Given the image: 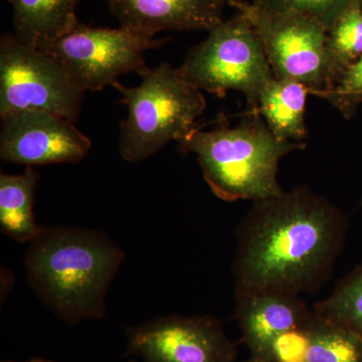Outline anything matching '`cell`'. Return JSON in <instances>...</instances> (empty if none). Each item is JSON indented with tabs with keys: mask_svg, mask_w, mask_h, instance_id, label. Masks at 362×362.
Instances as JSON below:
<instances>
[{
	"mask_svg": "<svg viewBox=\"0 0 362 362\" xmlns=\"http://www.w3.org/2000/svg\"><path fill=\"white\" fill-rule=\"evenodd\" d=\"M235 317L252 362H270L274 340L310 322L309 310L300 296L273 291L235 290Z\"/></svg>",
	"mask_w": 362,
	"mask_h": 362,
	"instance_id": "cell-11",
	"label": "cell"
},
{
	"mask_svg": "<svg viewBox=\"0 0 362 362\" xmlns=\"http://www.w3.org/2000/svg\"><path fill=\"white\" fill-rule=\"evenodd\" d=\"M85 92L47 54L13 33L0 37V115L8 112H49L76 123Z\"/></svg>",
	"mask_w": 362,
	"mask_h": 362,
	"instance_id": "cell-7",
	"label": "cell"
},
{
	"mask_svg": "<svg viewBox=\"0 0 362 362\" xmlns=\"http://www.w3.org/2000/svg\"><path fill=\"white\" fill-rule=\"evenodd\" d=\"M349 221L332 202L299 187L256 202L238 228L235 290L300 296L327 282Z\"/></svg>",
	"mask_w": 362,
	"mask_h": 362,
	"instance_id": "cell-1",
	"label": "cell"
},
{
	"mask_svg": "<svg viewBox=\"0 0 362 362\" xmlns=\"http://www.w3.org/2000/svg\"><path fill=\"white\" fill-rule=\"evenodd\" d=\"M318 97L327 100L345 118H352L362 102V56L345 69L332 89Z\"/></svg>",
	"mask_w": 362,
	"mask_h": 362,
	"instance_id": "cell-20",
	"label": "cell"
},
{
	"mask_svg": "<svg viewBox=\"0 0 362 362\" xmlns=\"http://www.w3.org/2000/svg\"><path fill=\"white\" fill-rule=\"evenodd\" d=\"M13 7V33L25 44L42 47L78 23L81 0H7Z\"/></svg>",
	"mask_w": 362,
	"mask_h": 362,
	"instance_id": "cell-13",
	"label": "cell"
},
{
	"mask_svg": "<svg viewBox=\"0 0 362 362\" xmlns=\"http://www.w3.org/2000/svg\"><path fill=\"white\" fill-rule=\"evenodd\" d=\"M125 254L103 233L80 226H47L30 243L28 284L69 325L105 315L107 292Z\"/></svg>",
	"mask_w": 362,
	"mask_h": 362,
	"instance_id": "cell-2",
	"label": "cell"
},
{
	"mask_svg": "<svg viewBox=\"0 0 362 362\" xmlns=\"http://www.w3.org/2000/svg\"><path fill=\"white\" fill-rule=\"evenodd\" d=\"M180 69L199 90L221 98L228 90L242 93L252 111L258 110L262 93L275 78L254 26L239 11L209 30Z\"/></svg>",
	"mask_w": 362,
	"mask_h": 362,
	"instance_id": "cell-5",
	"label": "cell"
},
{
	"mask_svg": "<svg viewBox=\"0 0 362 362\" xmlns=\"http://www.w3.org/2000/svg\"><path fill=\"white\" fill-rule=\"evenodd\" d=\"M322 320L362 335V265L342 279L329 296L315 304Z\"/></svg>",
	"mask_w": 362,
	"mask_h": 362,
	"instance_id": "cell-18",
	"label": "cell"
},
{
	"mask_svg": "<svg viewBox=\"0 0 362 362\" xmlns=\"http://www.w3.org/2000/svg\"><path fill=\"white\" fill-rule=\"evenodd\" d=\"M310 322L279 335L271 346L270 362H307Z\"/></svg>",
	"mask_w": 362,
	"mask_h": 362,
	"instance_id": "cell-21",
	"label": "cell"
},
{
	"mask_svg": "<svg viewBox=\"0 0 362 362\" xmlns=\"http://www.w3.org/2000/svg\"><path fill=\"white\" fill-rule=\"evenodd\" d=\"M309 90L292 80L273 81L259 97L258 111L274 135L288 141L306 138L305 106Z\"/></svg>",
	"mask_w": 362,
	"mask_h": 362,
	"instance_id": "cell-15",
	"label": "cell"
},
{
	"mask_svg": "<svg viewBox=\"0 0 362 362\" xmlns=\"http://www.w3.org/2000/svg\"><path fill=\"white\" fill-rule=\"evenodd\" d=\"M40 173L32 166L21 175H0V230L16 242H33L44 226L33 214L35 190Z\"/></svg>",
	"mask_w": 362,
	"mask_h": 362,
	"instance_id": "cell-14",
	"label": "cell"
},
{
	"mask_svg": "<svg viewBox=\"0 0 362 362\" xmlns=\"http://www.w3.org/2000/svg\"><path fill=\"white\" fill-rule=\"evenodd\" d=\"M35 362H44V361H35Z\"/></svg>",
	"mask_w": 362,
	"mask_h": 362,
	"instance_id": "cell-22",
	"label": "cell"
},
{
	"mask_svg": "<svg viewBox=\"0 0 362 362\" xmlns=\"http://www.w3.org/2000/svg\"><path fill=\"white\" fill-rule=\"evenodd\" d=\"M135 87L117 82L127 117L121 123L119 152L123 160L140 162L171 141L180 142L195 128L206 108L202 90L180 68L163 63L148 69Z\"/></svg>",
	"mask_w": 362,
	"mask_h": 362,
	"instance_id": "cell-4",
	"label": "cell"
},
{
	"mask_svg": "<svg viewBox=\"0 0 362 362\" xmlns=\"http://www.w3.org/2000/svg\"><path fill=\"white\" fill-rule=\"evenodd\" d=\"M307 362H362V335L317 317L308 326Z\"/></svg>",
	"mask_w": 362,
	"mask_h": 362,
	"instance_id": "cell-17",
	"label": "cell"
},
{
	"mask_svg": "<svg viewBox=\"0 0 362 362\" xmlns=\"http://www.w3.org/2000/svg\"><path fill=\"white\" fill-rule=\"evenodd\" d=\"M226 0H108L122 28L154 35L164 30H209L223 21Z\"/></svg>",
	"mask_w": 362,
	"mask_h": 362,
	"instance_id": "cell-12",
	"label": "cell"
},
{
	"mask_svg": "<svg viewBox=\"0 0 362 362\" xmlns=\"http://www.w3.org/2000/svg\"><path fill=\"white\" fill-rule=\"evenodd\" d=\"M178 143L182 153H194L204 180L225 202H261L282 194L277 180L279 162L304 143L278 138L258 110L247 112L233 127L194 128Z\"/></svg>",
	"mask_w": 362,
	"mask_h": 362,
	"instance_id": "cell-3",
	"label": "cell"
},
{
	"mask_svg": "<svg viewBox=\"0 0 362 362\" xmlns=\"http://www.w3.org/2000/svg\"><path fill=\"white\" fill-rule=\"evenodd\" d=\"M0 158L26 166L76 164L92 141L75 123L49 112L20 110L0 115Z\"/></svg>",
	"mask_w": 362,
	"mask_h": 362,
	"instance_id": "cell-10",
	"label": "cell"
},
{
	"mask_svg": "<svg viewBox=\"0 0 362 362\" xmlns=\"http://www.w3.org/2000/svg\"><path fill=\"white\" fill-rule=\"evenodd\" d=\"M251 21L277 80L301 83L318 97L329 89L328 30L320 23L298 13H273L252 2L232 1Z\"/></svg>",
	"mask_w": 362,
	"mask_h": 362,
	"instance_id": "cell-8",
	"label": "cell"
},
{
	"mask_svg": "<svg viewBox=\"0 0 362 362\" xmlns=\"http://www.w3.org/2000/svg\"><path fill=\"white\" fill-rule=\"evenodd\" d=\"M127 354L142 362H235V345L213 316L170 315L127 330Z\"/></svg>",
	"mask_w": 362,
	"mask_h": 362,
	"instance_id": "cell-9",
	"label": "cell"
},
{
	"mask_svg": "<svg viewBox=\"0 0 362 362\" xmlns=\"http://www.w3.org/2000/svg\"><path fill=\"white\" fill-rule=\"evenodd\" d=\"M166 40L128 28H95L78 23L39 49L56 61L81 90L98 92L125 74L148 70L145 52Z\"/></svg>",
	"mask_w": 362,
	"mask_h": 362,
	"instance_id": "cell-6",
	"label": "cell"
},
{
	"mask_svg": "<svg viewBox=\"0 0 362 362\" xmlns=\"http://www.w3.org/2000/svg\"><path fill=\"white\" fill-rule=\"evenodd\" d=\"M361 56L362 0H352L328 32L329 89L327 90L332 89L333 86L337 84L345 69Z\"/></svg>",
	"mask_w": 362,
	"mask_h": 362,
	"instance_id": "cell-16",
	"label": "cell"
},
{
	"mask_svg": "<svg viewBox=\"0 0 362 362\" xmlns=\"http://www.w3.org/2000/svg\"><path fill=\"white\" fill-rule=\"evenodd\" d=\"M133 362H137V361H133Z\"/></svg>",
	"mask_w": 362,
	"mask_h": 362,
	"instance_id": "cell-23",
	"label": "cell"
},
{
	"mask_svg": "<svg viewBox=\"0 0 362 362\" xmlns=\"http://www.w3.org/2000/svg\"><path fill=\"white\" fill-rule=\"evenodd\" d=\"M249 362H252V361H249Z\"/></svg>",
	"mask_w": 362,
	"mask_h": 362,
	"instance_id": "cell-24",
	"label": "cell"
},
{
	"mask_svg": "<svg viewBox=\"0 0 362 362\" xmlns=\"http://www.w3.org/2000/svg\"><path fill=\"white\" fill-rule=\"evenodd\" d=\"M351 2L352 0H254L252 4L273 13L306 14L320 21L329 32Z\"/></svg>",
	"mask_w": 362,
	"mask_h": 362,
	"instance_id": "cell-19",
	"label": "cell"
}]
</instances>
